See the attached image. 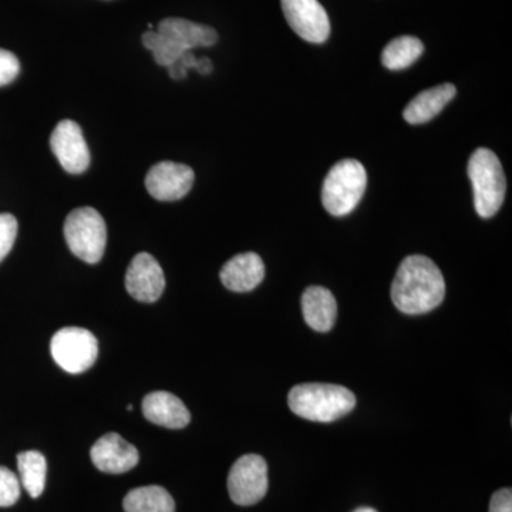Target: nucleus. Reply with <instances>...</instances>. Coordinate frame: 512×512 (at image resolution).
<instances>
[{"label": "nucleus", "instance_id": "obj_1", "mask_svg": "<svg viewBox=\"0 0 512 512\" xmlns=\"http://www.w3.org/2000/svg\"><path fill=\"white\" fill-rule=\"evenodd\" d=\"M446 282L439 266L423 255L403 259L392 284V301L406 315H423L441 305Z\"/></svg>", "mask_w": 512, "mask_h": 512}, {"label": "nucleus", "instance_id": "obj_3", "mask_svg": "<svg viewBox=\"0 0 512 512\" xmlns=\"http://www.w3.org/2000/svg\"><path fill=\"white\" fill-rule=\"evenodd\" d=\"M468 177L474 190V205L481 218H491L504 204L507 181L503 165L488 148H478L468 161Z\"/></svg>", "mask_w": 512, "mask_h": 512}, {"label": "nucleus", "instance_id": "obj_2", "mask_svg": "<svg viewBox=\"0 0 512 512\" xmlns=\"http://www.w3.org/2000/svg\"><path fill=\"white\" fill-rule=\"evenodd\" d=\"M289 409L302 419L332 423L345 417L356 406V396L339 384L305 383L293 387Z\"/></svg>", "mask_w": 512, "mask_h": 512}, {"label": "nucleus", "instance_id": "obj_4", "mask_svg": "<svg viewBox=\"0 0 512 512\" xmlns=\"http://www.w3.org/2000/svg\"><path fill=\"white\" fill-rule=\"evenodd\" d=\"M367 185V174L362 163L352 158L333 165L325 178L322 202L333 217H345L355 210L362 200Z\"/></svg>", "mask_w": 512, "mask_h": 512}, {"label": "nucleus", "instance_id": "obj_27", "mask_svg": "<svg viewBox=\"0 0 512 512\" xmlns=\"http://www.w3.org/2000/svg\"><path fill=\"white\" fill-rule=\"evenodd\" d=\"M212 69H214V66H212V62L208 57H200L197 62V67H195V70H197L200 74H210L212 72Z\"/></svg>", "mask_w": 512, "mask_h": 512}, {"label": "nucleus", "instance_id": "obj_25", "mask_svg": "<svg viewBox=\"0 0 512 512\" xmlns=\"http://www.w3.org/2000/svg\"><path fill=\"white\" fill-rule=\"evenodd\" d=\"M197 62L198 57L195 56L194 53L185 52L184 55L180 57V60H178V62H175L174 64H171V66L167 67L171 79H185V77H187L188 70H195V67H197Z\"/></svg>", "mask_w": 512, "mask_h": 512}, {"label": "nucleus", "instance_id": "obj_7", "mask_svg": "<svg viewBox=\"0 0 512 512\" xmlns=\"http://www.w3.org/2000/svg\"><path fill=\"white\" fill-rule=\"evenodd\" d=\"M229 497L235 504H258L268 491V466L258 454H247L235 461L228 476Z\"/></svg>", "mask_w": 512, "mask_h": 512}, {"label": "nucleus", "instance_id": "obj_5", "mask_svg": "<svg viewBox=\"0 0 512 512\" xmlns=\"http://www.w3.org/2000/svg\"><path fill=\"white\" fill-rule=\"evenodd\" d=\"M64 238L77 258L87 264H97L106 251V222L92 207L77 208L64 222Z\"/></svg>", "mask_w": 512, "mask_h": 512}, {"label": "nucleus", "instance_id": "obj_11", "mask_svg": "<svg viewBox=\"0 0 512 512\" xmlns=\"http://www.w3.org/2000/svg\"><path fill=\"white\" fill-rule=\"evenodd\" d=\"M126 289L136 301L153 303L165 289L163 268L153 255L141 252L134 256L126 274Z\"/></svg>", "mask_w": 512, "mask_h": 512}, {"label": "nucleus", "instance_id": "obj_17", "mask_svg": "<svg viewBox=\"0 0 512 512\" xmlns=\"http://www.w3.org/2000/svg\"><path fill=\"white\" fill-rule=\"evenodd\" d=\"M453 84L446 83L433 89L424 90L410 101L403 111L404 120L409 124H423L437 116L456 96Z\"/></svg>", "mask_w": 512, "mask_h": 512}, {"label": "nucleus", "instance_id": "obj_15", "mask_svg": "<svg viewBox=\"0 0 512 512\" xmlns=\"http://www.w3.org/2000/svg\"><path fill=\"white\" fill-rule=\"evenodd\" d=\"M157 32L173 40L183 52H192L198 47H211L218 42L217 30L212 29L211 26L181 18L161 20L158 23Z\"/></svg>", "mask_w": 512, "mask_h": 512}, {"label": "nucleus", "instance_id": "obj_29", "mask_svg": "<svg viewBox=\"0 0 512 512\" xmlns=\"http://www.w3.org/2000/svg\"><path fill=\"white\" fill-rule=\"evenodd\" d=\"M107 2H109V0H107Z\"/></svg>", "mask_w": 512, "mask_h": 512}, {"label": "nucleus", "instance_id": "obj_20", "mask_svg": "<svg viewBox=\"0 0 512 512\" xmlns=\"http://www.w3.org/2000/svg\"><path fill=\"white\" fill-rule=\"evenodd\" d=\"M424 45L414 36H402L392 40L382 53V63L389 70H403L412 66L423 55Z\"/></svg>", "mask_w": 512, "mask_h": 512}, {"label": "nucleus", "instance_id": "obj_9", "mask_svg": "<svg viewBox=\"0 0 512 512\" xmlns=\"http://www.w3.org/2000/svg\"><path fill=\"white\" fill-rule=\"evenodd\" d=\"M50 148L67 173L82 174L89 168V147L82 128L74 121L63 120L57 124L50 136Z\"/></svg>", "mask_w": 512, "mask_h": 512}, {"label": "nucleus", "instance_id": "obj_10", "mask_svg": "<svg viewBox=\"0 0 512 512\" xmlns=\"http://www.w3.org/2000/svg\"><path fill=\"white\" fill-rule=\"evenodd\" d=\"M195 174L185 164L163 161L151 167L146 177L148 194L158 201H178L191 191Z\"/></svg>", "mask_w": 512, "mask_h": 512}, {"label": "nucleus", "instance_id": "obj_26", "mask_svg": "<svg viewBox=\"0 0 512 512\" xmlns=\"http://www.w3.org/2000/svg\"><path fill=\"white\" fill-rule=\"evenodd\" d=\"M490 512H512L511 488H503L491 497Z\"/></svg>", "mask_w": 512, "mask_h": 512}, {"label": "nucleus", "instance_id": "obj_13", "mask_svg": "<svg viewBox=\"0 0 512 512\" xmlns=\"http://www.w3.org/2000/svg\"><path fill=\"white\" fill-rule=\"evenodd\" d=\"M143 413L150 423L165 429H184L191 421V414L185 404L168 392L147 394L143 400Z\"/></svg>", "mask_w": 512, "mask_h": 512}, {"label": "nucleus", "instance_id": "obj_8", "mask_svg": "<svg viewBox=\"0 0 512 512\" xmlns=\"http://www.w3.org/2000/svg\"><path fill=\"white\" fill-rule=\"evenodd\" d=\"M281 2L288 25L296 35L316 45L328 40L329 16L318 0H281Z\"/></svg>", "mask_w": 512, "mask_h": 512}, {"label": "nucleus", "instance_id": "obj_6", "mask_svg": "<svg viewBox=\"0 0 512 512\" xmlns=\"http://www.w3.org/2000/svg\"><path fill=\"white\" fill-rule=\"evenodd\" d=\"M53 359L64 372L80 375L96 363L99 342L90 330L63 328L57 330L50 343Z\"/></svg>", "mask_w": 512, "mask_h": 512}, {"label": "nucleus", "instance_id": "obj_16", "mask_svg": "<svg viewBox=\"0 0 512 512\" xmlns=\"http://www.w3.org/2000/svg\"><path fill=\"white\" fill-rule=\"evenodd\" d=\"M302 312L313 330L329 332L338 318V303L329 289L311 286L302 295Z\"/></svg>", "mask_w": 512, "mask_h": 512}, {"label": "nucleus", "instance_id": "obj_19", "mask_svg": "<svg viewBox=\"0 0 512 512\" xmlns=\"http://www.w3.org/2000/svg\"><path fill=\"white\" fill-rule=\"evenodd\" d=\"M20 484L32 498H39L45 491L47 463L39 451H25L18 456Z\"/></svg>", "mask_w": 512, "mask_h": 512}, {"label": "nucleus", "instance_id": "obj_21", "mask_svg": "<svg viewBox=\"0 0 512 512\" xmlns=\"http://www.w3.org/2000/svg\"><path fill=\"white\" fill-rule=\"evenodd\" d=\"M141 40H143L144 47L153 53L154 60H156L158 66H171V64L178 62L185 53L180 47L175 45L173 40L161 35L157 30H148L141 37Z\"/></svg>", "mask_w": 512, "mask_h": 512}, {"label": "nucleus", "instance_id": "obj_12", "mask_svg": "<svg viewBox=\"0 0 512 512\" xmlns=\"http://www.w3.org/2000/svg\"><path fill=\"white\" fill-rule=\"evenodd\" d=\"M94 466L107 474H124L133 470L140 460V454L133 444L120 434L109 433L100 437L90 451Z\"/></svg>", "mask_w": 512, "mask_h": 512}, {"label": "nucleus", "instance_id": "obj_28", "mask_svg": "<svg viewBox=\"0 0 512 512\" xmlns=\"http://www.w3.org/2000/svg\"><path fill=\"white\" fill-rule=\"evenodd\" d=\"M353 512H377V511L373 510V508H370V507H360V508H357V510L353 511Z\"/></svg>", "mask_w": 512, "mask_h": 512}, {"label": "nucleus", "instance_id": "obj_14", "mask_svg": "<svg viewBox=\"0 0 512 512\" xmlns=\"http://www.w3.org/2000/svg\"><path fill=\"white\" fill-rule=\"evenodd\" d=\"M221 281L232 292H249L265 278V265L261 256L254 252L239 254L229 259L221 269Z\"/></svg>", "mask_w": 512, "mask_h": 512}, {"label": "nucleus", "instance_id": "obj_22", "mask_svg": "<svg viewBox=\"0 0 512 512\" xmlns=\"http://www.w3.org/2000/svg\"><path fill=\"white\" fill-rule=\"evenodd\" d=\"M20 480L9 468L0 466V507H12L20 497Z\"/></svg>", "mask_w": 512, "mask_h": 512}, {"label": "nucleus", "instance_id": "obj_23", "mask_svg": "<svg viewBox=\"0 0 512 512\" xmlns=\"http://www.w3.org/2000/svg\"><path fill=\"white\" fill-rule=\"evenodd\" d=\"M18 237V221L13 215L0 214V262L8 256Z\"/></svg>", "mask_w": 512, "mask_h": 512}, {"label": "nucleus", "instance_id": "obj_18", "mask_svg": "<svg viewBox=\"0 0 512 512\" xmlns=\"http://www.w3.org/2000/svg\"><path fill=\"white\" fill-rule=\"evenodd\" d=\"M126 512H175L174 498L160 485L134 488L123 501Z\"/></svg>", "mask_w": 512, "mask_h": 512}, {"label": "nucleus", "instance_id": "obj_24", "mask_svg": "<svg viewBox=\"0 0 512 512\" xmlns=\"http://www.w3.org/2000/svg\"><path fill=\"white\" fill-rule=\"evenodd\" d=\"M20 73L18 57L8 50L0 49V87L10 84Z\"/></svg>", "mask_w": 512, "mask_h": 512}]
</instances>
